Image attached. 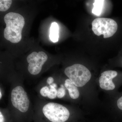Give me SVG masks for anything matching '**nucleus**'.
I'll use <instances>...</instances> for the list:
<instances>
[{
  "label": "nucleus",
  "instance_id": "nucleus-8",
  "mask_svg": "<svg viewBox=\"0 0 122 122\" xmlns=\"http://www.w3.org/2000/svg\"><path fill=\"white\" fill-rule=\"evenodd\" d=\"M65 86L68 90L70 97L72 99H76L79 96V92L77 86L73 83L69 79H66L65 81Z\"/></svg>",
  "mask_w": 122,
  "mask_h": 122
},
{
  "label": "nucleus",
  "instance_id": "nucleus-3",
  "mask_svg": "<svg viewBox=\"0 0 122 122\" xmlns=\"http://www.w3.org/2000/svg\"><path fill=\"white\" fill-rule=\"evenodd\" d=\"M92 30L94 33L98 36L103 35L105 38L112 36L118 29L117 22L111 18H96L92 21Z\"/></svg>",
  "mask_w": 122,
  "mask_h": 122
},
{
  "label": "nucleus",
  "instance_id": "nucleus-1",
  "mask_svg": "<svg viewBox=\"0 0 122 122\" xmlns=\"http://www.w3.org/2000/svg\"><path fill=\"white\" fill-rule=\"evenodd\" d=\"M6 27L4 30V37L12 43L16 44L22 38V30L25 24L24 17L19 14L10 12L4 18Z\"/></svg>",
  "mask_w": 122,
  "mask_h": 122
},
{
  "label": "nucleus",
  "instance_id": "nucleus-14",
  "mask_svg": "<svg viewBox=\"0 0 122 122\" xmlns=\"http://www.w3.org/2000/svg\"><path fill=\"white\" fill-rule=\"evenodd\" d=\"M50 89L47 86H44L41 88L40 91V93L41 95L43 97H48Z\"/></svg>",
  "mask_w": 122,
  "mask_h": 122
},
{
  "label": "nucleus",
  "instance_id": "nucleus-6",
  "mask_svg": "<svg viewBox=\"0 0 122 122\" xmlns=\"http://www.w3.org/2000/svg\"><path fill=\"white\" fill-rule=\"evenodd\" d=\"M48 58L47 55L42 51L38 53L33 52L29 55L26 58L29 63L28 69L29 72L33 75L38 74Z\"/></svg>",
  "mask_w": 122,
  "mask_h": 122
},
{
  "label": "nucleus",
  "instance_id": "nucleus-16",
  "mask_svg": "<svg viewBox=\"0 0 122 122\" xmlns=\"http://www.w3.org/2000/svg\"><path fill=\"white\" fill-rule=\"evenodd\" d=\"M54 81V79L52 77H49L47 80V82L48 84L50 85L51 84L53 83Z\"/></svg>",
  "mask_w": 122,
  "mask_h": 122
},
{
  "label": "nucleus",
  "instance_id": "nucleus-4",
  "mask_svg": "<svg viewBox=\"0 0 122 122\" xmlns=\"http://www.w3.org/2000/svg\"><path fill=\"white\" fill-rule=\"evenodd\" d=\"M46 117L52 122H65L69 117L70 113L66 107L58 103L50 102L42 108Z\"/></svg>",
  "mask_w": 122,
  "mask_h": 122
},
{
  "label": "nucleus",
  "instance_id": "nucleus-15",
  "mask_svg": "<svg viewBox=\"0 0 122 122\" xmlns=\"http://www.w3.org/2000/svg\"><path fill=\"white\" fill-rule=\"evenodd\" d=\"M117 105L118 108L122 111V96L118 98L117 101Z\"/></svg>",
  "mask_w": 122,
  "mask_h": 122
},
{
  "label": "nucleus",
  "instance_id": "nucleus-7",
  "mask_svg": "<svg viewBox=\"0 0 122 122\" xmlns=\"http://www.w3.org/2000/svg\"><path fill=\"white\" fill-rule=\"evenodd\" d=\"M117 74V72L113 70L106 71L102 73L99 81L100 87L107 91L114 89L115 86L112 79L115 77Z\"/></svg>",
  "mask_w": 122,
  "mask_h": 122
},
{
  "label": "nucleus",
  "instance_id": "nucleus-10",
  "mask_svg": "<svg viewBox=\"0 0 122 122\" xmlns=\"http://www.w3.org/2000/svg\"><path fill=\"white\" fill-rule=\"evenodd\" d=\"M104 0H96L93 4L94 7L92 9V13L97 16H99L102 13Z\"/></svg>",
  "mask_w": 122,
  "mask_h": 122
},
{
  "label": "nucleus",
  "instance_id": "nucleus-19",
  "mask_svg": "<svg viewBox=\"0 0 122 122\" xmlns=\"http://www.w3.org/2000/svg\"><path fill=\"white\" fill-rule=\"evenodd\" d=\"M1 97H2V94H1V91L0 90V99Z\"/></svg>",
  "mask_w": 122,
  "mask_h": 122
},
{
  "label": "nucleus",
  "instance_id": "nucleus-17",
  "mask_svg": "<svg viewBox=\"0 0 122 122\" xmlns=\"http://www.w3.org/2000/svg\"><path fill=\"white\" fill-rule=\"evenodd\" d=\"M5 119L2 113L0 112V122H4Z\"/></svg>",
  "mask_w": 122,
  "mask_h": 122
},
{
  "label": "nucleus",
  "instance_id": "nucleus-12",
  "mask_svg": "<svg viewBox=\"0 0 122 122\" xmlns=\"http://www.w3.org/2000/svg\"><path fill=\"white\" fill-rule=\"evenodd\" d=\"M50 89L48 97L51 99L55 98L57 96V91L52 85H50Z\"/></svg>",
  "mask_w": 122,
  "mask_h": 122
},
{
  "label": "nucleus",
  "instance_id": "nucleus-5",
  "mask_svg": "<svg viewBox=\"0 0 122 122\" xmlns=\"http://www.w3.org/2000/svg\"><path fill=\"white\" fill-rule=\"evenodd\" d=\"M12 104L16 109L22 112H25L28 110L30 102L26 92L20 86H16L11 93Z\"/></svg>",
  "mask_w": 122,
  "mask_h": 122
},
{
  "label": "nucleus",
  "instance_id": "nucleus-13",
  "mask_svg": "<svg viewBox=\"0 0 122 122\" xmlns=\"http://www.w3.org/2000/svg\"><path fill=\"white\" fill-rule=\"evenodd\" d=\"M66 94L65 90L62 86L58 89L57 90V96L59 98H61L65 96Z\"/></svg>",
  "mask_w": 122,
  "mask_h": 122
},
{
  "label": "nucleus",
  "instance_id": "nucleus-9",
  "mask_svg": "<svg viewBox=\"0 0 122 122\" xmlns=\"http://www.w3.org/2000/svg\"><path fill=\"white\" fill-rule=\"evenodd\" d=\"M59 30V26L57 23L54 22L51 24L50 34V38L51 41L53 42H56L58 41Z\"/></svg>",
  "mask_w": 122,
  "mask_h": 122
},
{
  "label": "nucleus",
  "instance_id": "nucleus-18",
  "mask_svg": "<svg viewBox=\"0 0 122 122\" xmlns=\"http://www.w3.org/2000/svg\"><path fill=\"white\" fill-rule=\"evenodd\" d=\"M52 85L55 87H57V85H56V84H55V83H53V84H52Z\"/></svg>",
  "mask_w": 122,
  "mask_h": 122
},
{
  "label": "nucleus",
  "instance_id": "nucleus-2",
  "mask_svg": "<svg viewBox=\"0 0 122 122\" xmlns=\"http://www.w3.org/2000/svg\"><path fill=\"white\" fill-rule=\"evenodd\" d=\"M65 73L77 87H82L91 78V73L86 67L80 64H75L66 68Z\"/></svg>",
  "mask_w": 122,
  "mask_h": 122
},
{
  "label": "nucleus",
  "instance_id": "nucleus-11",
  "mask_svg": "<svg viewBox=\"0 0 122 122\" xmlns=\"http://www.w3.org/2000/svg\"><path fill=\"white\" fill-rule=\"evenodd\" d=\"M12 1L11 0H0V11H7L11 7Z\"/></svg>",
  "mask_w": 122,
  "mask_h": 122
}]
</instances>
